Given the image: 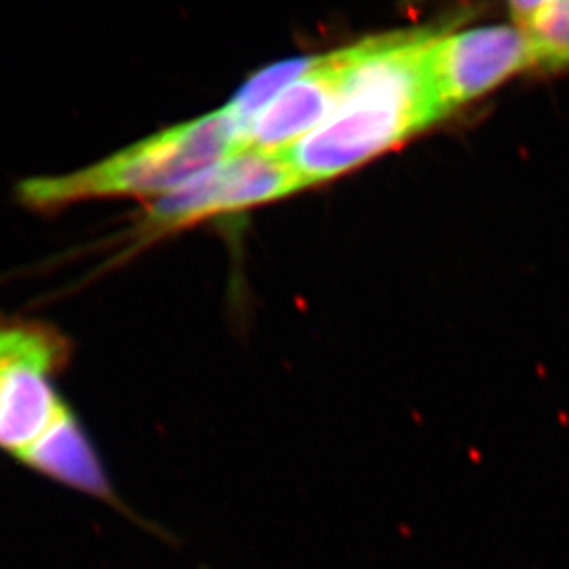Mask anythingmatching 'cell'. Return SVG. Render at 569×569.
Wrapping results in <instances>:
<instances>
[{
  "label": "cell",
  "mask_w": 569,
  "mask_h": 569,
  "mask_svg": "<svg viewBox=\"0 0 569 569\" xmlns=\"http://www.w3.org/2000/svg\"><path fill=\"white\" fill-rule=\"evenodd\" d=\"M436 33H391L349 47L338 108L282 151L307 187L361 167L445 119L430 72Z\"/></svg>",
  "instance_id": "6da1fadb"
},
{
  "label": "cell",
  "mask_w": 569,
  "mask_h": 569,
  "mask_svg": "<svg viewBox=\"0 0 569 569\" xmlns=\"http://www.w3.org/2000/svg\"><path fill=\"white\" fill-rule=\"evenodd\" d=\"M238 151H243L242 129L229 109H218L78 172L28 179L19 198L30 209L58 210L91 199L168 196Z\"/></svg>",
  "instance_id": "3957f363"
},
{
  "label": "cell",
  "mask_w": 569,
  "mask_h": 569,
  "mask_svg": "<svg viewBox=\"0 0 569 569\" xmlns=\"http://www.w3.org/2000/svg\"><path fill=\"white\" fill-rule=\"evenodd\" d=\"M512 24L531 39L537 64L549 69L569 67V0L515 2L510 4Z\"/></svg>",
  "instance_id": "52a82bcc"
},
{
  "label": "cell",
  "mask_w": 569,
  "mask_h": 569,
  "mask_svg": "<svg viewBox=\"0 0 569 569\" xmlns=\"http://www.w3.org/2000/svg\"><path fill=\"white\" fill-rule=\"evenodd\" d=\"M347 69L349 47L312 58L308 69L251 122L243 150L282 153L312 133L341 102Z\"/></svg>",
  "instance_id": "8992f818"
},
{
  "label": "cell",
  "mask_w": 569,
  "mask_h": 569,
  "mask_svg": "<svg viewBox=\"0 0 569 569\" xmlns=\"http://www.w3.org/2000/svg\"><path fill=\"white\" fill-rule=\"evenodd\" d=\"M69 355V341L54 327L0 317V451L120 509L102 457L56 389Z\"/></svg>",
  "instance_id": "7a4b0ae2"
},
{
  "label": "cell",
  "mask_w": 569,
  "mask_h": 569,
  "mask_svg": "<svg viewBox=\"0 0 569 569\" xmlns=\"http://www.w3.org/2000/svg\"><path fill=\"white\" fill-rule=\"evenodd\" d=\"M532 64L537 54L531 39L516 24L436 33L431 39V80L446 114Z\"/></svg>",
  "instance_id": "5b68a950"
},
{
  "label": "cell",
  "mask_w": 569,
  "mask_h": 569,
  "mask_svg": "<svg viewBox=\"0 0 569 569\" xmlns=\"http://www.w3.org/2000/svg\"><path fill=\"white\" fill-rule=\"evenodd\" d=\"M307 189L284 153L243 150L176 192L159 199L146 218L148 231H176L212 216L253 209Z\"/></svg>",
  "instance_id": "277c9868"
},
{
  "label": "cell",
  "mask_w": 569,
  "mask_h": 569,
  "mask_svg": "<svg viewBox=\"0 0 569 569\" xmlns=\"http://www.w3.org/2000/svg\"><path fill=\"white\" fill-rule=\"evenodd\" d=\"M312 63V58H299V60H286L280 63L269 64L266 69L258 70L257 74L251 76L240 91L234 94L231 102L226 108L232 114V119L237 120L238 126L242 129V142L249 126L290 86L291 81L308 69V64Z\"/></svg>",
  "instance_id": "ba28073f"
}]
</instances>
